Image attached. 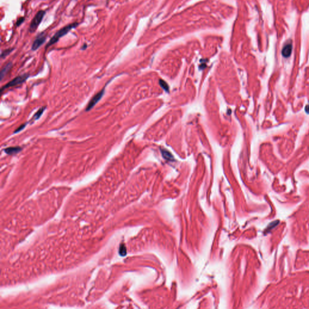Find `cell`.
<instances>
[{
    "label": "cell",
    "mask_w": 309,
    "mask_h": 309,
    "mask_svg": "<svg viewBox=\"0 0 309 309\" xmlns=\"http://www.w3.org/2000/svg\"><path fill=\"white\" fill-rule=\"evenodd\" d=\"M26 125H27V124H26V123H25V124H22L21 126L20 127H19L17 130H16L14 132H15V133H18V132H20V131H21V130H23V129H24V128L26 126Z\"/></svg>",
    "instance_id": "cell-13"
},
{
    "label": "cell",
    "mask_w": 309,
    "mask_h": 309,
    "mask_svg": "<svg viewBox=\"0 0 309 309\" xmlns=\"http://www.w3.org/2000/svg\"><path fill=\"white\" fill-rule=\"evenodd\" d=\"M162 152V156H163L164 158L167 160H171L173 159V157L172 155L169 152V151H167L166 150H164V149H162L161 150Z\"/></svg>",
    "instance_id": "cell-10"
},
{
    "label": "cell",
    "mask_w": 309,
    "mask_h": 309,
    "mask_svg": "<svg viewBox=\"0 0 309 309\" xmlns=\"http://www.w3.org/2000/svg\"><path fill=\"white\" fill-rule=\"evenodd\" d=\"M77 25H78L77 23H72V24H70L69 25L65 26L64 27L62 28L58 31H57V32L55 33V35L50 39L49 44L47 45V47H46L47 48L48 47H50V46H51L52 45L54 44L55 43H56L60 39V38L63 37V36H64L65 35H66L69 32L70 30H71L72 29L76 28Z\"/></svg>",
    "instance_id": "cell-1"
},
{
    "label": "cell",
    "mask_w": 309,
    "mask_h": 309,
    "mask_svg": "<svg viewBox=\"0 0 309 309\" xmlns=\"http://www.w3.org/2000/svg\"><path fill=\"white\" fill-rule=\"evenodd\" d=\"M159 82H160L161 86V87H162V88L164 89V90H165V91H168V90H169V86H168V85H167V83H166L164 81L161 80Z\"/></svg>",
    "instance_id": "cell-12"
},
{
    "label": "cell",
    "mask_w": 309,
    "mask_h": 309,
    "mask_svg": "<svg viewBox=\"0 0 309 309\" xmlns=\"http://www.w3.org/2000/svg\"><path fill=\"white\" fill-rule=\"evenodd\" d=\"M306 111L307 113L309 114V105H307L306 107Z\"/></svg>",
    "instance_id": "cell-15"
},
{
    "label": "cell",
    "mask_w": 309,
    "mask_h": 309,
    "mask_svg": "<svg viewBox=\"0 0 309 309\" xmlns=\"http://www.w3.org/2000/svg\"><path fill=\"white\" fill-rule=\"evenodd\" d=\"M104 92H105V90H104V89H103L102 90H101L100 92H98L97 94H96V95L91 99L86 108V111H90V110H91L94 106H96V104L101 100L102 98L104 96Z\"/></svg>",
    "instance_id": "cell-4"
},
{
    "label": "cell",
    "mask_w": 309,
    "mask_h": 309,
    "mask_svg": "<svg viewBox=\"0 0 309 309\" xmlns=\"http://www.w3.org/2000/svg\"><path fill=\"white\" fill-rule=\"evenodd\" d=\"M45 12L44 10H40L36 15L35 16L34 18L31 21L29 27V31L30 33H33L37 29L38 27L43 21V18L44 17Z\"/></svg>",
    "instance_id": "cell-2"
},
{
    "label": "cell",
    "mask_w": 309,
    "mask_h": 309,
    "mask_svg": "<svg viewBox=\"0 0 309 309\" xmlns=\"http://www.w3.org/2000/svg\"><path fill=\"white\" fill-rule=\"evenodd\" d=\"M12 67V64L11 62H9L6 66H5L3 68L1 71V73H0V77H1V80H3V77L6 76L7 73L10 70Z\"/></svg>",
    "instance_id": "cell-8"
},
{
    "label": "cell",
    "mask_w": 309,
    "mask_h": 309,
    "mask_svg": "<svg viewBox=\"0 0 309 309\" xmlns=\"http://www.w3.org/2000/svg\"><path fill=\"white\" fill-rule=\"evenodd\" d=\"M24 18H19V19L17 21V26L20 25L21 24L24 22Z\"/></svg>",
    "instance_id": "cell-14"
},
{
    "label": "cell",
    "mask_w": 309,
    "mask_h": 309,
    "mask_svg": "<svg viewBox=\"0 0 309 309\" xmlns=\"http://www.w3.org/2000/svg\"><path fill=\"white\" fill-rule=\"evenodd\" d=\"M29 77V75L28 74H23V75L19 76L14 78L12 80L7 83L6 85H4L1 88V91H3V90H5V89H7L8 88H10V87L20 85V84H22V83H23L24 82L26 81V80L27 79V78Z\"/></svg>",
    "instance_id": "cell-3"
},
{
    "label": "cell",
    "mask_w": 309,
    "mask_h": 309,
    "mask_svg": "<svg viewBox=\"0 0 309 309\" xmlns=\"http://www.w3.org/2000/svg\"><path fill=\"white\" fill-rule=\"evenodd\" d=\"M45 41H46V36L45 34L41 33L36 38V39L33 42V45L32 46H31V50H32L33 51L38 50L39 47L45 43Z\"/></svg>",
    "instance_id": "cell-5"
},
{
    "label": "cell",
    "mask_w": 309,
    "mask_h": 309,
    "mask_svg": "<svg viewBox=\"0 0 309 309\" xmlns=\"http://www.w3.org/2000/svg\"><path fill=\"white\" fill-rule=\"evenodd\" d=\"M45 109V107H43V108H40L38 110V111L36 112V114H35V116L33 117V120H38L42 116V115H43V112H44Z\"/></svg>",
    "instance_id": "cell-9"
},
{
    "label": "cell",
    "mask_w": 309,
    "mask_h": 309,
    "mask_svg": "<svg viewBox=\"0 0 309 309\" xmlns=\"http://www.w3.org/2000/svg\"><path fill=\"white\" fill-rule=\"evenodd\" d=\"M292 51V44L291 42L286 43L282 50V54L284 57H289Z\"/></svg>",
    "instance_id": "cell-6"
},
{
    "label": "cell",
    "mask_w": 309,
    "mask_h": 309,
    "mask_svg": "<svg viewBox=\"0 0 309 309\" xmlns=\"http://www.w3.org/2000/svg\"><path fill=\"white\" fill-rule=\"evenodd\" d=\"M13 49H8V50H4L1 53V57L2 58H4V57H5L6 56H7L8 54H10V53H11V52L13 51Z\"/></svg>",
    "instance_id": "cell-11"
},
{
    "label": "cell",
    "mask_w": 309,
    "mask_h": 309,
    "mask_svg": "<svg viewBox=\"0 0 309 309\" xmlns=\"http://www.w3.org/2000/svg\"><path fill=\"white\" fill-rule=\"evenodd\" d=\"M21 150H22V148L21 147H10V148H7L4 150L5 153L10 155L17 154L19 153Z\"/></svg>",
    "instance_id": "cell-7"
}]
</instances>
